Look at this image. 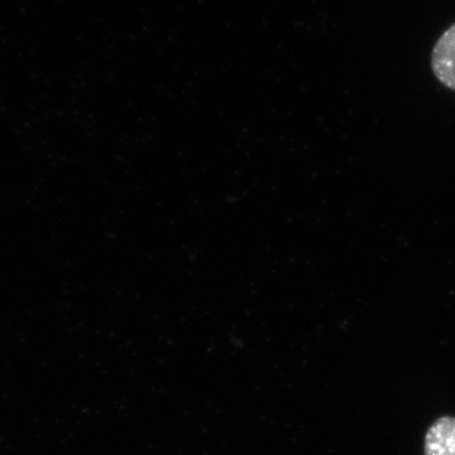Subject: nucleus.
I'll list each match as a JSON object with an SVG mask.
<instances>
[{"label": "nucleus", "instance_id": "obj_1", "mask_svg": "<svg viewBox=\"0 0 455 455\" xmlns=\"http://www.w3.org/2000/svg\"><path fill=\"white\" fill-rule=\"evenodd\" d=\"M430 65L438 82L455 92V22L435 44Z\"/></svg>", "mask_w": 455, "mask_h": 455}, {"label": "nucleus", "instance_id": "obj_2", "mask_svg": "<svg viewBox=\"0 0 455 455\" xmlns=\"http://www.w3.org/2000/svg\"><path fill=\"white\" fill-rule=\"evenodd\" d=\"M425 455H455V419L441 417L425 438Z\"/></svg>", "mask_w": 455, "mask_h": 455}]
</instances>
